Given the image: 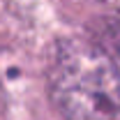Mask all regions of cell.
I'll list each match as a JSON object with an SVG mask.
<instances>
[{
    "label": "cell",
    "instance_id": "1",
    "mask_svg": "<svg viewBox=\"0 0 120 120\" xmlns=\"http://www.w3.org/2000/svg\"><path fill=\"white\" fill-rule=\"evenodd\" d=\"M49 92L65 120H113L120 113V69L102 46L69 39L51 65Z\"/></svg>",
    "mask_w": 120,
    "mask_h": 120
}]
</instances>
